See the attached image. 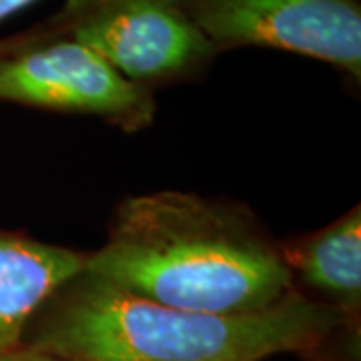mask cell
<instances>
[{
  "label": "cell",
  "mask_w": 361,
  "mask_h": 361,
  "mask_svg": "<svg viewBox=\"0 0 361 361\" xmlns=\"http://www.w3.org/2000/svg\"><path fill=\"white\" fill-rule=\"evenodd\" d=\"M353 323L301 291L259 313L215 315L161 305L82 271L35 313L23 348L71 361H263L317 353Z\"/></svg>",
  "instance_id": "2"
},
{
  "label": "cell",
  "mask_w": 361,
  "mask_h": 361,
  "mask_svg": "<svg viewBox=\"0 0 361 361\" xmlns=\"http://www.w3.org/2000/svg\"><path fill=\"white\" fill-rule=\"evenodd\" d=\"M285 263L305 287L322 295V303L357 319L361 310V209L281 247ZM297 287V285H295Z\"/></svg>",
  "instance_id": "7"
},
{
  "label": "cell",
  "mask_w": 361,
  "mask_h": 361,
  "mask_svg": "<svg viewBox=\"0 0 361 361\" xmlns=\"http://www.w3.org/2000/svg\"><path fill=\"white\" fill-rule=\"evenodd\" d=\"M215 51L265 47L361 78L360 0H177Z\"/></svg>",
  "instance_id": "5"
},
{
  "label": "cell",
  "mask_w": 361,
  "mask_h": 361,
  "mask_svg": "<svg viewBox=\"0 0 361 361\" xmlns=\"http://www.w3.org/2000/svg\"><path fill=\"white\" fill-rule=\"evenodd\" d=\"M0 361H71V360L59 357V355H52V353H42V351H37V349H28L20 345V348L14 349V351L2 353V355H0Z\"/></svg>",
  "instance_id": "8"
},
{
  "label": "cell",
  "mask_w": 361,
  "mask_h": 361,
  "mask_svg": "<svg viewBox=\"0 0 361 361\" xmlns=\"http://www.w3.org/2000/svg\"><path fill=\"white\" fill-rule=\"evenodd\" d=\"M89 253L0 229V355L23 345L35 313L87 267Z\"/></svg>",
  "instance_id": "6"
},
{
  "label": "cell",
  "mask_w": 361,
  "mask_h": 361,
  "mask_svg": "<svg viewBox=\"0 0 361 361\" xmlns=\"http://www.w3.org/2000/svg\"><path fill=\"white\" fill-rule=\"evenodd\" d=\"M85 271L161 305L215 315L259 313L297 291L281 247L251 213L179 191L125 199Z\"/></svg>",
  "instance_id": "1"
},
{
  "label": "cell",
  "mask_w": 361,
  "mask_h": 361,
  "mask_svg": "<svg viewBox=\"0 0 361 361\" xmlns=\"http://www.w3.org/2000/svg\"><path fill=\"white\" fill-rule=\"evenodd\" d=\"M49 28L149 89L197 77L217 54L177 0H66Z\"/></svg>",
  "instance_id": "3"
},
{
  "label": "cell",
  "mask_w": 361,
  "mask_h": 361,
  "mask_svg": "<svg viewBox=\"0 0 361 361\" xmlns=\"http://www.w3.org/2000/svg\"><path fill=\"white\" fill-rule=\"evenodd\" d=\"M39 0H0V23L11 18L14 14L23 13L25 8L37 4Z\"/></svg>",
  "instance_id": "9"
},
{
  "label": "cell",
  "mask_w": 361,
  "mask_h": 361,
  "mask_svg": "<svg viewBox=\"0 0 361 361\" xmlns=\"http://www.w3.org/2000/svg\"><path fill=\"white\" fill-rule=\"evenodd\" d=\"M0 101L99 116L125 133L147 129L157 113L153 89L52 28L35 30L20 49L0 54Z\"/></svg>",
  "instance_id": "4"
},
{
  "label": "cell",
  "mask_w": 361,
  "mask_h": 361,
  "mask_svg": "<svg viewBox=\"0 0 361 361\" xmlns=\"http://www.w3.org/2000/svg\"><path fill=\"white\" fill-rule=\"evenodd\" d=\"M35 32H26V35H18V37H13V39H2L0 40V54H6V52H13L16 49H20L23 44H26L30 37Z\"/></svg>",
  "instance_id": "10"
}]
</instances>
